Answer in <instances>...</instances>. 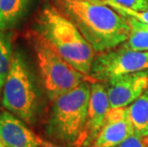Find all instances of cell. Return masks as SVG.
Wrapping results in <instances>:
<instances>
[{"mask_svg":"<svg viewBox=\"0 0 148 147\" xmlns=\"http://www.w3.org/2000/svg\"><path fill=\"white\" fill-rule=\"evenodd\" d=\"M129 117L135 133L141 137L148 136V89L128 106Z\"/></svg>","mask_w":148,"mask_h":147,"instance_id":"obj_12","label":"cell"},{"mask_svg":"<svg viewBox=\"0 0 148 147\" xmlns=\"http://www.w3.org/2000/svg\"><path fill=\"white\" fill-rule=\"evenodd\" d=\"M148 69V52L134 51L119 45L100 53L94 60L90 77L94 81H105L114 77Z\"/></svg>","mask_w":148,"mask_h":147,"instance_id":"obj_6","label":"cell"},{"mask_svg":"<svg viewBox=\"0 0 148 147\" xmlns=\"http://www.w3.org/2000/svg\"><path fill=\"white\" fill-rule=\"evenodd\" d=\"M135 134L128 107L111 108L96 139L89 147H116Z\"/></svg>","mask_w":148,"mask_h":147,"instance_id":"obj_8","label":"cell"},{"mask_svg":"<svg viewBox=\"0 0 148 147\" xmlns=\"http://www.w3.org/2000/svg\"><path fill=\"white\" fill-rule=\"evenodd\" d=\"M106 88L110 107H128L148 89V69L111 79Z\"/></svg>","mask_w":148,"mask_h":147,"instance_id":"obj_7","label":"cell"},{"mask_svg":"<svg viewBox=\"0 0 148 147\" xmlns=\"http://www.w3.org/2000/svg\"><path fill=\"white\" fill-rule=\"evenodd\" d=\"M0 139L8 147H40L42 143L25 121L9 111L0 112Z\"/></svg>","mask_w":148,"mask_h":147,"instance_id":"obj_10","label":"cell"},{"mask_svg":"<svg viewBox=\"0 0 148 147\" xmlns=\"http://www.w3.org/2000/svg\"><path fill=\"white\" fill-rule=\"evenodd\" d=\"M33 33L75 69L91 77L97 52L61 11L50 4L44 5L36 15Z\"/></svg>","mask_w":148,"mask_h":147,"instance_id":"obj_2","label":"cell"},{"mask_svg":"<svg viewBox=\"0 0 148 147\" xmlns=\"http://www.w3.org/2000/svg\"><path fill=\"white\" fill-rule=\"evenodd\" d=\"M89 98L90 83L84 81L52 101L46 125L47 135L66 146L84 142Z\"/></svg>","mask_w":148,"mask_h":147,"instance_id":"obj_3","label":"cell"},{"mask_svg":"<svg viewBox=\"0 0 148 147\" xmlns=\"http://www.w3.org/2000/svg\"><path fill=\"white\" fill-rule=\"evenodd\" d=\"M116 147H146L145 137H141L135 133Z\"/></svg>","mask_w":148,"mask_h":147,"instance_id":"obj_17","label":"cell"},{"mask_svg":"<svg viewBox=\"0 0 148 147\" xmlns=\"http://www.w3.org/2000/svg\"><path fill=\"white\" fill-rule=\"evenodd\" d=\"M130 26V34L122 45L134 51L148 52V24L135 18L125 17Z\"/></svg>","mask_w":148,"mask_h":147,"instance_id":"obj_13","label":"cell"},{"mask_svg":"<svg viewBox=\"0 0 148 147\" xmlns=\"http://www.w3.org/2000/svg\"><path fill=\"white\" fill-rule=\"evenodd\" d=\"M2 105L28 124H34L40 112L39 84L25 54L14 50L12 66L2 90Z\"/></svg>","mask_w":148,"mask_h":147,"instance_id":"obj_4","label":"cell"},{"mask_svg":"<svg viewBox=\"0 0 148 147\" xmlns=\"http://www.w3.org/2000/svg\"><path fill=\"white\" fill-rule=\"evenodd\" d=\"M0 147H8V146H7V145H6V144H5V143H4V142H2V140H1V139H0Z\"/></svg>","mask_w":148,"mask_h":147,"instance_id":"obj_20","label":"cell"},{"mask_svg":"<svg viewBox=\"0 0 148 147\" xmlns=\"http://www.w3.org/2000/svg\"><path fill=\"white\" fill-rule=\"evenodd\" d=\"M32 40L42 87L51 101L84 81H94L64 60L36 34H33Z\"/></svg>","mask_w":148,"mask_h":147,"instance_id":"obj_5","label":"cell"},{"mask_svg":"<svg viewBox=\"0 0 148 147\" xmlns=\"http://www.w3.org/2000/svg\"><path fill=\"white\" fill-rule=\"evenodd\" d=\"M38 0H0V31L10 32L28 16Z\"/></svg>","mask_w":148,"mask_h":147,"instance_id":"obj_11","label":"cell"},{"mask_svg":"<svg viewBox=\"0 0 148 147\" xmlns=\"http://www.w3.org/2000/svg\"><path fill=\"white\" fill-rule=\"evenodd\" d=\"M110 109L111 107L106 85L100 81L91 82L83 147H89L92 144L99 130L101 129Z\"/></svg>","mask_w":148,"mask_h":147,"instance_id":"obj_9","label":"cell"},{"mask_svg":"<svg viewBox=\"0 0 148 147\" xmlns=\"http://www.w3.org/2000/svg\"><path fill=\"white\" fill-rule=\"evenodd\" d=\"M14 55L12 34L0 31V95L10 72Z\"/></svg>","mask_w":148,"mask_h":147,"instance_id":"obj_14","label":"cell"},{"mask_svg":"<svg viewBox=\"0 0 148 147\" xmlns=\"http://www.w3.org/2000/svg\"><path fill=\"white\" fill-rule=\"evenodd\" d=\"M40 147H59V146L51 142H45V140H42V143H41V145H40Z\"/></svg>","mask_w":148,"mask_h":147,"instance_id":"obj_18","label":"cell"},{"mask_svg":"<svg viewBox=\"0 0 148 147\" xmlns=\"http://www.w3.org/2000/svg\"><path fill=\"white\" fill-rule=\"evenodd\" d=\"M103 2L110 6L111 8H113L116 12H118L119 14H121L122 16L124 17H131L135 18L140 22L146 23L148 24V10L147 11H135L132 9H129L124 7V6L119 5L116 3L111 2V1H106V0H102Z\"/></svg>","mask_w":148,"mask_h":147,"instance_id":"obj_15","label":"cell"},{"mask_svg":"<svg viewBox=\"0 0 148 147\" xmlns=\"http://www.w3.org/2000/svg\"><path fill=\"white\" fill-rule=\"evenodd\" d=\"M75 147H83V142H80L77 143V144L75 145Z\"/></svg>","mask_w":148,"mask_h":147,"instance_id":"obj_19","label":"cell"},{"mask_svg":"<svg viewBox=\"0 0 148 147\" xmlns=\"http://www.w3.org/2000/svg\"><path fill=\"white\" fill-rule=\"evenodd\" d=\"M116 3L119 5L132 9L135 11H147L148 10V0H106Z\"/></svg>","mask_w":148,"mask_h":147,"instance_id":"obj_16","label":"cell"},{"mask_svg":"<svg viewBox=\"0 0 148 147\" xmlns=\"http://www.w3.org/2000/svg\"><path fill=\"white\" fill-rule=\"evenodd\" d=\"M145 142H146V147H148V136L145 137Z\"/></svg>","mask_w":148,"mask_h":147,"instance_id":"obj_21","label":"cell"},{"mask_svg":"<svg viewBox=\"0 0 148 147\" xmlns=\"http://www.w3.org/2000/svg\"><path fill=\"white\" fill-rule=\"evenodd\" d=\"M62 8L99 54L115 49L128 39L127 19L102 0H62Z\"/></svg>","mask_w":148,"mask_h":147,"instance_id":"obj_1","label":"cell"}]
</instances>
